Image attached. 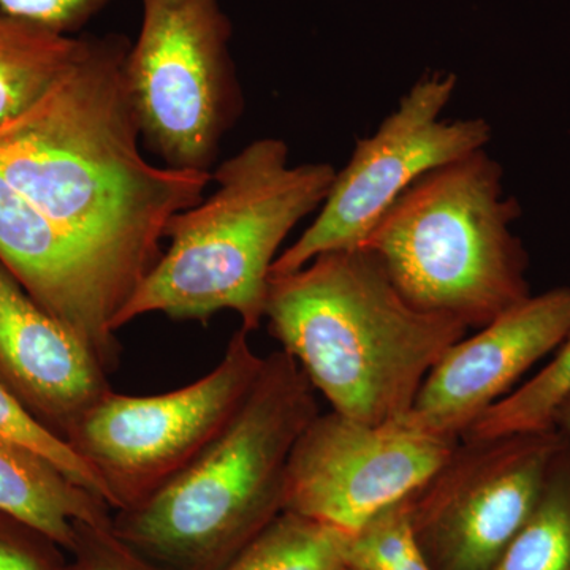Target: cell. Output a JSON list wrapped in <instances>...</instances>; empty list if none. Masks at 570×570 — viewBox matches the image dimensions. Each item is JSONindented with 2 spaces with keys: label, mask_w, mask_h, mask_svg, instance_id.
<instances>
[{
  "label": "cell",
  "mask_w": 570,
  "mask_h": 570,
  "mask_svg": "<svg viewBox=\"0 0 570 570\" xmlns=\"http://www.w3.org/2000/svg\"><path fill=\"white\" fill-rule=\"evenodd\" d=\"M130 41L82 37L61 80L0 127V174L132 296L175 214L205 197L208 171L151 164L124 81ZM129 302V299H127Z\"/></svg>",
  "instance_id": "obj_1"
},
{
  "label": "cell",
  "mask_w": 570,
  "mask_h": 570,
  "mask_svg": "<svg viewBox=\"0 0 570 570\" xmlns=\"http://www.w3.org/2000/svg\"><path fill=\"white\" fill-rule=\"evenodd\" d=\"M264 318L332 411L370 425L406 417L428 374L469 330L411 305L365 247L269 277Z\"/></svg>",
  "instance_id": "obj_2"
},
{
  "label": "cell",
  "mask_w": 570,
  "mask_h": 570,
  "mask_svg": "<svg viewBox=\"0 0 570 570\" xmlns=\"http://www.w3.org/2000/svg\"><path fill=\"white\" fill-rule=\"evenodd\" d=\"M216 189L175 214L170 242L115 318L118 333L148 314L206 321L232 311L253 335L264 322L277 250L318 212L335 181L326 163L288 164L281 138H258L212 171Z\"/></svg>",
  "instance_id": "obj_3"
},
{
  "label": "cell",
  "mask_w": 570,
  "mask_h": 570,
  "mask_svg": "<svg viewBox=\"0 0 570 570\" xmlns=\"http://www.w3.org/2000/svg\"><path fill=\"white\" fill-rule=\"evenodd\" d=\"M318 414L302 367L273 352L223 433L151 497L116 512L112 531L159 569H219L283 513L292 450Z\"/></svg>",
  "instance_id": "obj_4"
},
{
  "label": "cell",
  "mask_w": 570,
  "mask_h": 570,
  "mask_svg": "<svg viewBox=\"0 0 570 570\" xmlns=\"http://www.w3.org/2000/svg\"><path fill=\"white\" fill-rule=\"evenodd\" d=\"M485 149L419 179L384 214L371 250L411 305L482 328L531 296L521 216Z\"/></svg>",
  "instance_id": "obj_5"
},
{
  "label": "cell",
  "mask_w": 570,
  "mask_h": 570,
  "mask_svg": "<svg viewBox=\"0 0 570 570\" xmlns=\"http://www.w3.org/2000/svg\"><path fill=\"white\" fill-rule=\"evenodd\" d=\"M124 81L142 145L165 167L212 174L243 111L220 0H141Z\"/></svg>",
  "instance_id": "obj_6"
},
{
  "label": "cell",
  "mask_w": 570,
  "mask_h": 570,
  "mask_svg": "<svg viewBox=\"0 0 570 570\" xmlns=\"http://www.w3.org/2000/svg\"><path fill=\"white\" fill-rule=\"evenodd\" d=\"M239 328L204 377L163 395L107 393L82 415L67 442L102 482L119 512L170 482L232 422L265 365Z\"/></svg>",
  "instance_id": "obj_7"
},
{
  "label": "cell",
  "mask_w": 570,
  "mask_h": 570,
  "mask_svg": "<svg viewBox=\"0 0 570 570\" xmlns=\"http://www.w3.org/2000/svg\"><path fill=\"white\" fill-rule=\"evenodd\" d=\"M455 89L456 75L450 71H431L412 85L376 132L356 141L316 219L277 255L269 277L294 273L321 254L358 249L409 187L487 148L491 126L485 119L442 118Z\"/></svg>",
  "instance_id": "obj_8"
},
{
  "label": "cell",
  "mask_w": 570,
  "mask_h": 570,
  "mask_svg": "<svg viewBox=\"0 0 570 570\" xmlns=\"http://www.w3.org/2000/svg\"><path fill=\"white\" fill-rule=\"evenodd\" d=\"M560 430L460 441L409 498L412 527L434 570H490L538 508L568 450Z\"/></svg>",
  "instance_id": "obj_9"
},
{
  "label": "cell",
  "mask_w": 570,
  "mask_h": 570,
  "mask_svg": "<svg viewBox=\"0 0 570 570\" xmlns=\"http://www.w3.org/2000/svg\"><path fill=\"white\" fill-rule=\"evenodd\" d=\"M459 442L425 433L406 417L370 425L335 411L318 414L292 450L283 512L354 535L417 493Z\"/></svg>",
  "instance_id": "obj_10"
},
{
  "label": "cell",
  "mask_w": 570,
  "mask_h": 570,
  "mask_svg": "<svg viewBox=\"0 0 570 570\" xmlns=\"http://www.w3.org/2000/svg\"><path fill=\"white\" fill-rule=\"evenodd\" d=\"M569 330V287L528 296L442 355L423 382L407 422L434 436L460 441L523 374L557 352Z\"/></svg>",
  "instance_id": "obj_11"
},
{
  "label": "cell",
  "mask_w": 570,
  "mask_h": 570,
  "mask_svg": "<svg viewBox=\"0 0 570 570\" xmlns=\"http://www.w3.org/2000/svg\"><path fill=\"white\" fill-rule=\"evenodd\" d=\"M0 264L105 370L118 365L115 318L129 294L88 250L0 174Z\"/></svg>",
  "instance_id": "obj_12"
},
{
  "label": "cell",
  "mask_w": 570,
  "mask_h": 570,
  "mask_svg": "<svg viewBox=\"0 0 570 570\" xmlns=\"http://www.w3.org/2000/svg\"><path fill=\"white\" fill-rule=\"evenodd\" d=\"M0 382L63 439L111 392L108 371L91 348L43 309L2 264Z\"/></svg>",
  "instance_id": "obj_13"
},
{
  "label": "cell",
  "mask_w": 570,
  "mask_h": 570,
  "mask_svg": "<svg viewBox=\"0 0 570 570\" xmlns=\"http://www.w3.org/2000/svg\"><path fill=\"white\" fill-rule=\"evenodd\" d=\"M110 505L28 450L0 441V515L75 549L78 524L111 527Z\"/></svg>",
  "instance_id": "obj_14"
},
{
  "label": "cell",
  "mask_w": 570,
  "mask_h": 570,
  "mask_svg": "<svg viewBox=\"0 0 570 570\" xmlns=\"http://www.w3.org/2000/svg\"><path fill=\"white\" fill-rule=\"evenodd\" d=\"M82 37L63 36L0 11V127L39 102L80 55Z\"/></svg>",
  "instance_id": "obj_15"
},
{
  "label": "cell",
  "mask_w": 570,
  "mask_h": 570,
  "mask_svg": "<svg viewBox=\"0 0 570 570\" xmlns=\"http://www.w3.org/2000/svg\"><path fill=\"white\" fill-rule=\"evenodd\" d=\"M352 535L283 512L217 570H343Z\"/></svg>",
  "instance_id": "obj_16"
},
{
  "label": "cell",
  "mask_w": 570,
  "mask_h": 570,
  "mask_svg": "<svg viewBox=\"0 0 570 570\" xmlns=\"http://www.w3.org/2000/svg\"><path fill=\"white\" fill-rule=\"evenodd\" d=\"M570 396V330L566 340L530 381L513 389L474 423L460 441L553 430L558 407Z\"/></svg>",
  "instance_id": "obj_17"
},
{
  "label": "cell",
  "mask_w": 570,
  "mask_h": 570,
  "mask_svg": "<svg viewBox=\"0 0 570 570\" xmlns=\"http://www.w3.org/2000/svg\"><path fill=\"white\" fill-rule=\"evenodd\" d=\"M566 452L554 464L530 520L490 570H570V464Z\"/></svg>",
  "instance_id": "obj_18"
},
{
  "label": "cell",
  "mask_w": 570,
  "mask_h": 570,
  "mask_svg": "<svg viewBox=\"0 0 570 570\" xmlns=\"http://www.w3.org/2000/svg\"><path fill=\"white\" fill-rule=\"evenodd\" d=\"M347 566L356 570H434L412 527L409 498L352 535Z\"/></svg>",
  "instance_id": "obj_19"
},
{
  "label": "cell",
  "mask_w": 570,
  "mask_h": 570,
  "mask_svg": "<svg viewBox=\"0 0 570 570\" xmlns=\"http://www.w3.org/2000/svg\"><path fill=\"white\" fill-rule=\"evenodd\" d=\"M0 441L9 442L58 468L71 482L104 499L105 489L85 460L62 436L45 425L0 382Z\"/></svg>",
  "instance_id": "obj_20"
},
{
  "label": "cell",
  "mask_w": 570,
  "mask_h": 570,
  "mask_svg": "<svg viewBox=\"0 0 570 570\" xmlns=\"http://www.w3.org/2000/svg\"><path fill=\"white\" fill-rule=\"evenodd\" d=\"M115 0H0V11L52 32L73 36Z\"/></svg>",
  "instance_id": "obj_21"
},
{
  "label": "cell",
  "mask_w": 570,
  "mask_h": 570,
  "mask_svg": "<svg viewBox=\"0 0 570 570\" xmlns=\"http://www.w3.org/2000/svg\"><path fill=\"white\" fill-rule=\"evenodd\" d=\"M75 564L69 570H163L146 561L115 534L111 527L78 524Z\"/></svg>",
  "instance_id": "obj_22"
},
{
  "label": "cell",
  "mask_w": 570,
  "mask_h": 570,
  "mask_svg": "<svg viewBox=\"0 0 570 570\" xmlns=\"http://www.w3.org/2000/svg\"><path fill=\"white\" fill-rule=\"evenodd\" d=\"M24 524L0 515V570H59L39 543L26 538Z\"/></svg>",
  "instance_id": "obj_23"
},
{
  "label": "cell",
  "mask_w": 570,
  "mask_h": 570,
  "mask_svg": "<svg viewBox=\"0 0 570 570\" xmlns=\"http://www.w3.org/2000/svg\"><path fill=\"white\" fill-rule=\"evenodd\" d=\"M554 428L560 430L566 438H570V396L558 407L554 414Z\"/></svg>",
  "instance_id": "obj_24"
},
{
  "label": "cell",
  "mask_w": 570,
  "mask_h": 570,
  "mask_svg": "<svg viewBox=\"0 0 570 570\" xmlns=\"http://www.w3.org/2000/svg\"><path fill=\"white\" fill-rule=\"evenodd\" d=\"M343 570H356V569L351 568V566H346V568H344Z\"/></svg>",
  "instance_id": "obj_25"
}]
</instances>
